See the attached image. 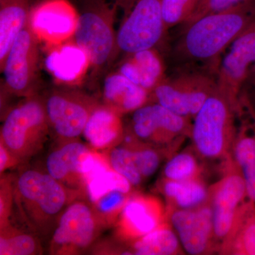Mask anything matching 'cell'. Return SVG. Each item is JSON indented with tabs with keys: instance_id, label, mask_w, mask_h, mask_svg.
<instances>
[{
	"instance_id": "cell-1",
	"label": "cell",
	"mask_w": 255,
	"mask_h": 255,
	"mask_svg": "<svg viewBox=\"0 0 255 255\" xmlns=\"http://www.w3.org/2000/svg\"><path fill=\"white\" fill-rule=\"evenodd\" d=\"M255 21V0H244L187 24L177 49L191 61H214Z\"/></svg>"
},
{
	"instance_id": "cell-2",
	"label": "cell",
	"mask_w": 255,
	"mask_h": 255,
	"mask_svg": "<svg viewBox=\"0 0 255 255\" xmlns=\"http://www.w3.org/2000/svg\"><path fill=\"white\" fill-rule=\"evenodd\" d=\"M68 189L46 171L23 169L14 184V204L31 231L46 234L68 206Z\"/></svg>"
},
{
	"instance_id": "cell-3",
	"label": "cell",
	"mask_w": 255,
	"mask_h": 255,
	"mask_svg": "<svg viewBox=\"0 0 255 255\" xmlns=\"http://www.w3.org/2000/svg\"><path fill=\"white\" fill-rule=\"evenodd\" d=\"M78 12L74 41L86 53L90 68L99 71L117 53L114 18L118 5L112 0H70Z\"/></svg>"
},
{
	"instance_id": "cell-4",
	"label": "cell",
	"mask_w": 255,
	"mask_h": 255,
	"mask_svg": "<svg viewBox=\"0 0 255 255\" xmlns=\"http://www.w3.org/2000/svg\"><path fill=\"white\" fill-rule=\"evenodd\" d=\"M238 109L219 89L210 96L194 118L191 136L194 150L202 158L227 159L237 130Z\"/></svg>"
},
{
	"instance_id": "cell-5",
	"label": "cell",
	"mask_w": 255,
	"mask_h": 255,
	"mask_svg": "<svg viewBox=\"0 0 255 255\" xmlns=\"http://www.w3.org/2000/svg\"><path fill=\"white\" fill-rule=\"evenodd\" d=\"M50 130L43 98L35 95L26 97L5 116L0 141L18 163L43 148Z\"/></svg>"
},
{
	"instance_id": "cell-6",
	"label": "cell",
	"mask_w": 255,
	"mask_h": 255,
	"mask_svg": "<svg viewBox=\"0 0 255 255\" xmlns=\"http://www.w3.org/2000/svg\"><path fill=\"white\" fill-rule=\"evenodd\" d=\"M218 89L217 80L209 75L187 72L164 78L154 88L150 97L154 102L191 119Z\"/></svg>"
},
{
	"instance_id": "cell-7",
	"label": "cell",
	"mask_w": 255,
	"mask_h": 255,
	"mask_svg": "<svg viewBox=\"0 0 255 255\" xmlns=\"http://www.w3.org/2000/svg\"><path fill=\"white\" fill-rule=\"evenodd\" d=\"M165 31L162 0H135L117 32V52L130 55L153 49Z\"/></svg>"
},
{
	"instance_id": "cell-8",
	"label": "cell",
	"mask_w": 255,
	"mask_h": 255,
	"mask_svg": "<svg viewBox=\"0 0 255 255\" xmlns=\"http://www.w3.org/2000/svg\"><path fill=\"white\" fill-rule=\"evenodd\" d=\"M225 174L209 188V202L213 213L215 251L221 248L232 232L238 215L248 198L246 183L238 166L226 164Z\"/></svg>"
},
{
	"instance_id": "cell-9",
	"label": "cell",
	"mask_w": 255,
	"mask_h": 255,
	"mask_svg": "<svg viewBox=\"0 0 255 255\" xmlns=\"http://www.w3.org/2000/svg\"><path fill=\"white\" fill-rule=\"evenodd\" d=\"M39 40L29 21L16 38L0 66L4 87L18 97L35 95L39 83Z\"/></svg>"
},
{
	"instance_id": "cell-10",
	"label": "cell",
	"mask_w": 255,
	"mask_h": 255,
	"mask_svg": "<svg viewBox=\"0 0 255 255\" xmlns=\"http://www.w3.org/2000/svg\"><path fill=\"white\" fill-rule=\"evenodd\" d=\"M50 129L62 141L75 140L100 104L87 94L69 88L52 90L43 99Z\"/></svg>"
},
{
	"instance_id": "cell-11",
	"label": "cell",
	"mask_w": 255,
	"mask_h": 255,
	"mask_svg": "<svg viewBox=\"0 0 255 255\" xmlns=\"http://www.w3.org/2000/svg\"><path fill=\"white\" fill-rule=\"evenodd\" d=\"M191 119L153 102L132 112L129 131L141 143L159 147L175 146L191 135Z\"/></svg>"
},
{
	"instance_id": "cell-12",
	"label": "cell",
	"mask_w": 255,
	"mask_h": 255,
	"mask_svg": "<svg viewBox=\"0 0 255 255\" xmlns=\"http://www.w3.org/2000/svg\"><path fill=\"white\" fill-rule=\"evenodd\" d=\"M100 221L93 207L85 201L69 204L60 215L52 235L50 253L73 255L83 251L95 240Z\"/></svg>"
},
{
	"instance_id": "cell-13",
	"label": "cell",
	"mask_w": 255,
	"mask_h": 255,
	"mask_svg": "<svg viewBox=\"0 0 255 255\" xmlns=\"http://www.w3.org/2000/svg\"><path fill=\"white\" fill-rule=\"evenodd\" d=\"M255 63V21L230 45L220 64L217 83L219 90L236 108L250 68Z\"/></svg>"
},
{
	"instance_id": "cell-14",
	"label": "cell",
	"mask_w": 255,
	"mask_h": 255,
	"mask_svg": "<svg viewBox=\"0 0 255 255\" xmlns=\"http://www.w3.org/2000/svg\"><path fill=\"white\" fill-rule=\"evenodd\" d=\"M78 20V10L70 0H42L33 5L29 24L39 41L53 46L74 36Z\"/></svg>"
},
{
	"instance_id": "cell-15",
	"label": "cell",
	"mask_w": 255,
	"mask_h": 255,
	"mask_svg": "<svg viewBox=\"0 0 255 255\" xmlns=\"http://www.w3.org/2000/svg\"><path fill=\"white\" fill-rule=\"evenodd\" d=\"M166 216L188 254L204 255L215 251L213 213L209 202L195 209L167 211Z\"/></svg>"
},
{
	"instance_id": "cell-16",
	"label": "cell",
	"mask_w": 255,
	"mask_h": 255,
	"mask_svg": "<svg viewBox=\"0 0 255 255\" xmlns=\"http://www.w3.org/2000/svg\"><path fill=\"white\" fill-rule=\"evenodd\" d=\"M166 209L154 196L130 195L119 217L118 233L123 239L135 241L166 222Z\"/></svg>"
},
{
	"instance_id": "cell-17",
	"label": "cell",
	"mask_w": 255,
	"mask_h": 255,
	"mask_svg": "<svg viewBox=\"0 0 255 255\" xmlns=\"http://www.w3.org/2000/svg\"><path fill=\"white\" fill-rule=\"evenodd\" d=\"M49 46L47 68L60 83L76 84L90 67L85 52L70 40Z\"/></svg>"
},
{
	"instance_id": "cell-18",
	"label": "cell",
	"mask_w": 255,
	"mask_h": 255,
	"mask_svg": "<svg viewBox=\"0 0 255 255\" xmlns=\"http://www.w3.org/2000/svg\"><path fill=\"white\" fill-rule=\"evenodd\" d=\"M62 142L47 157L46 171L66 187L84 186L80 174V164L91 148L78 139Z\"/></svg>"
},
{
	"instance_id": "cell-19",
	"label": "cell",
	"mask_w": 255,
	"mask_h": 255,
	"mask_svg": "<svg viewBox=\"0 0 255 255\" xmlns=\"http://www.w3.org/2000/svg\"><path fill=\"white\" fill-rule=\"evenodd\" d=\"M122 116L104 104L97 106L82 133L87 143L96 150H102L123 140L125 132Z\"/></svg>"
},
{
	"instance_id": "cell-20",
	"label": "cell",
	"mask_w": 255,
	"mask_h": 255,
	"mask_svg": "<svg viewBox=\"0 0 255 255\" xmlns=\"http://www.w3.org/2000/svg\"><path fill=\"white\" fill-rule=\"evenodd\" d=\"M104 105L124 114L133 112L146 105L150 93L119 72L109 75L103 85Z\"/></svg>"
},
{
	"instance_id": "cell-21",
	"label": "cell",
	"mask_w": 255,
	"mask_h": 255,
	"mask_svg": "<svg viewBox=\"0 0 255 255\" xmlns=\"http://www.w3.org/2000/svg\"><path fill=\"white\" fill-rule=\"evenodd\" d=\"M119 72L150 94L165 78L162 60L154 48L127 55Z\"/></svg>"
},
{
	"instance_id": "cell-22",
	"label": "cell",
	"mask_w": 255,
	"mask_h": 255,
	"mask_svg": "<svg viewBox=\"0 0 255 255\" xmlns=\"http://www.w3.org/2000/svg\"><path fill=\"white\" fill-rule=\"evenodd\" d=\"M34 0H0V66L29 21Z\"/></svg>"
},
{
	"instance_id": "cell-23",
	"label": "cell",
	"mask_w": 255,
	"mask_h": 255,
	"mask_svg": "<svg viewBox=\"0 0 255 255\" xmlns=\"http://www.w3.org/2000/svg\"><path fill=\"white\" fill-rule=\"evenodd\" d=\"M159 188L167 200L166 212L195 209L209 202V188L206 187L201 178L183 181L164 178Z\"/></svg>"
},
{
	"instance_id": "cell-24",
	"label": "cell",
	"mask_w": 255,
	"mask_h": 255,
	"mask_svg": "<svg viewBox=\"0 0 255 255\" xmlns=\"http://www.w3.org/2000/svg\"><path fill=\"white\" fill-rule=\"evenodd\" d=\"M220 253L255 255V204L248 200L241 210L229 238Z\"/></svg>"
},
{
	"instance_id": "cell-25",
	"label": "cell",
	"mask_w": 255,
	"mask_h": 255,
	"mask_svg": "<svg viewBox=\"0 0 255 255\" xmlns=\"http://www.w3.org/2000/svg\"><path fill=\"white\" fill-rule=\"evenodd\" d=\"M234 162L246 183L248 200L255 204V129L241 127L232 148Z\"/></svg>"
},
{
	"instance_id": "cell-26",
	"label": "cell",
	"mask_w": 255,
	"mask_h": 255,
	"mask_svg": "<svg viewBox=\"0 0 255 255\" xmlns=\"http://www.w3.org/2000/svg\"><path fill=\"white\" fill-rule=\"evenodd\" d=\"M182 245L169 223H164L132 243V255H173L182 253Z\"/></svg>"
},
{
	"instance_id": "cell-27",
	"label": "cell",
	"mask_w": 255,
	"mask_h": 255,
	"mask_svg": "<svg viewBox=\"0 0 255 255\" xmlns=\"http://www.w3.org/2000/svg\"><path fill=\"white\" fill-rule=\"evenodd\" d=\"M41 252L36 236L15 229L9 224L1 228L0 255H33L41 254Z\"/></svg>"
},
{
	"instance_id": "cell-28",
	"label": "cell",
	"mask_w": 255,
	"mask_h": 255,
	"mask_svg": "<svg viewBox=\"0 0 255 255\" xmlns=\"http://www.w3.org/2000/svg\"><path fill=\"white\" fill-rule=\"evenodd\" d=\"M85 187L89 200L94 204L110 191H120L130 194L132 187L125 177L110 167L89 179Z\"/></svg>"
},
{
	"instance_id": "cell-29",
	"label": "cell",
	"mask_w": 255,
	"mask_h": 255,
	"mask_svg": "<svg viewBox=\"0 0 255 255\" xmlns=\"http://www.w3.org/2000/svg\"><path fill=\"white\" fill-rule=\"evenodd\" d=\"M111 168L128 181L132 187H138L144 180L137 169L133 154L128 146L112 147L107 155Z\"/></svg>"
},
{
	"instance_id": "cell-30",
	"label": "cell",
	"mask_w": 255,
	"mask_h": 255,
	"mask_svg": "<svg viewBox=\"0 0 255 255\" xmlns=\"http://www.w3.org/2000/svg\"><path fill=\"white\" fill-rule=\"evenodd\" d=\"M163 173L166 179L189 180L201 178L202 167L194 154L190 151H185L169 159L164 166Z\"/></svg>"
},
{
	"instance_id": "cell-31",
	"label": "cell",
	"mask_w": 255,
	"mask_h": 255,
	"mask_svg": "<svg viewBox=\"0 0 255 255\" xmlns=\"http://www.w3.org/2000/svg\"><path fill=\"white\" fill-rule=\"evenodd\" d=\"M200 0H162V18L166 31L179 23H187Z\"/></svg>"
},
{
	"instance_id": "cell-32",
	"label": "cell",
	"mask_w": 255,
	"mask_h": 255,
	"mask_svg": "<svg viewBox=\"0 0 255 255\" xmlns=\"http://www.w3.org/2000/svg\"><path fill=\"white\" fill-rule=\"evenodd\" d=\"M130 194L112 191L94 203L93 209L97 217L104 223H112L119 219Z\"/></svg>"
},
{
	"instance_id": "cell-33",
	"label": "cell",
	"mask_w": 255,
	"mask_h": 255,
	"mask_svg": "<svg viewBox=\"0 0 255 255\" xmlns=\"http://www.w3.org/2000/svg\"><path fill=\"white\" fill-rule=\"evenodd\" d=\"M138 143L136 139L127 146L131 148L137 169L145 179L155 173L160 164L161 156L155 147L144 143L140 145Z\"/></svg>"
},
{
	"instance_id": "cell-34",
	"label": "cell",
	"mask_w": 255,
	"mask_h": 255,
	"mask_svg": "<svg viewBox=\"0 0 255 255\" xmlns=\"http://www.w3.org/2000/svg\"><path fill=\"white\" fill-rule=\"evenodd\" d=\"M244 0H200L195 11L186 24L194 22L206 15L227 9L236 6Z\"/></svg>"
},
{
	"instance_id": "cell-35",
	"label": "cell",
	"mask_w": 255,
	"mask_h": 255,
	"mask_svg": "<svg viewBox=\"0 0 255 255\" xmlns=\"http://www.w3.org/2000/svg\"><path fill=\"white\" fill-rule=\"evenodd\" d=\"M240 100L255 117V63L250 68L243 87Z\"/></svg>"
},
{
	"instance_id": "cell-36",
	"label": "cell",
	"mask_w": 255,
	"mask_h": 255,
	"mask_svg": "<svg viewBox=\"0 0 255 255\" xmlns=\"http://www.w3.org/2000/svg\"><path fill=\"white\" fill-rule=\"evenodd\" d=\"M16 163L17 162L11 155L9 150L1 142H0V172L1 174Z\"/></svg>"
},
{
	"instance_id": "cell-37",
	"label": "cell",
	"mask_w": 255,
	"mask_h": 255,
	"mask_svg": "<svg viewBox=\"0 0 255 255\" xmlns=\"http://www.w3.org/2000/svg\"><path fill=\"white\" fill-rule=\"evenodd\" d=\"M112 1H114L118 6L125 8L127 11L132 6V4H133L135 0H112Z\"/></svg>"
}]
</instances>
